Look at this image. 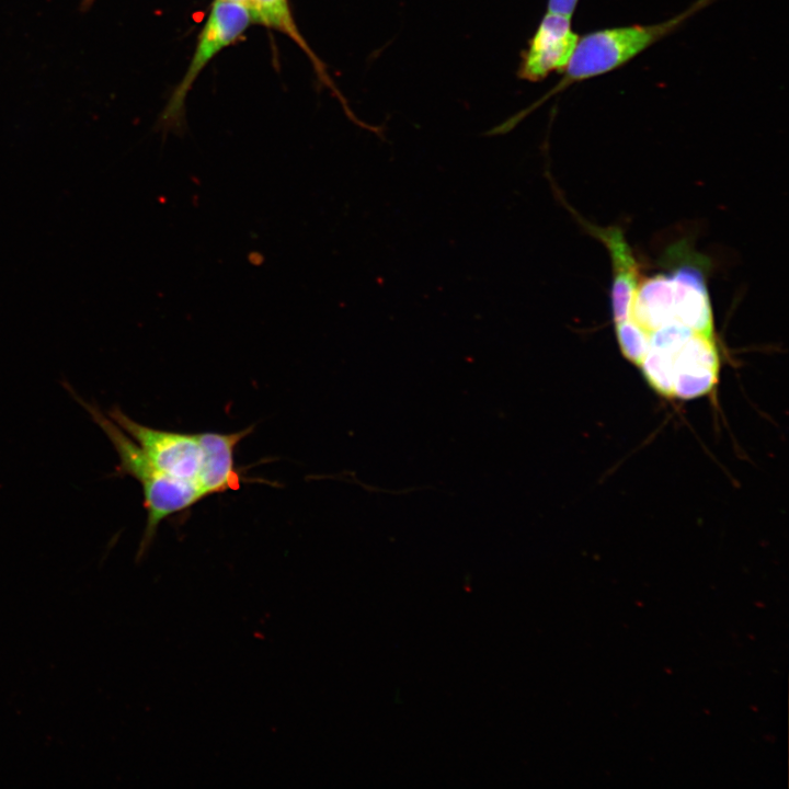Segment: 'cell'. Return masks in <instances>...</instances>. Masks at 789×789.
<instances>
[{"instance_id":"obj_1","label":"cell","mask_w":789,"mask_h":789,"mask_svg":"<svg viewBox=\"0 0 789 789\" xmlns=\"http://www.w3.org/2000/svg\"><path fill=\"white\" fill-rule=\"evenodd\" d=\"M90 415L118 455L115 474L129 476L141 487L147 522L138 559L164 519L207 496L238 490L245 481L235 457L253 425L232 433H184L138 423L118 405L112 407L107 415L94 407Z\"/></svg>"},{"instance_id":"obj_4","label":"cell","mask_w":789,"mask_h":789,"mask_svg":"<svg viewBox=\"0 0 789 789\" xmlns=\"http://www.w3.org/2000/svg\"><path fill=\"white\" fill-rule=\"evenodd\" d=\"M571 15L548 11L538 25L521 65L519 76L538 81L564 70L579 41Z\"/></svg>"},{"instance_id":"obj_8","label":"cell","mask_w":789,"mask_h":789,"mask_svg":"<svg viewBox=\"0 0 789 789\" xmlns=\"http://www.w3.org/2000/svg\"><path fill=\"white\" fill-rule=\"evenodd\" d=\"M249 9L253 20L282 31L308 50V46L291 19L287 0H251Z\"/></svg>"},{"instance_id":"obj_3","label":"cell","mask_w":789,"mask_h":789,"mask_svg":"<svg viewBox=\"0 0 789 789\" xmlns=\"http://www.w3.org/2000/svg\"><path fill=\"white\" fill-rule=\"evenodd\" d=\"M252 21L253 16L248 7L227 0H215L190 67L162 115L165 126L174 125L179 119L185 95L204 67L218 52L239 37Z\"/></svg>"},{"instance_id":"obj_9","label":"cell","mask_w":789,"mask_h":789,"mask_svg":"<svg viewBox=\"0 0 789 789\" xmlns=\"http://www.w3.org/2000/svg\"><path fill=\"white\" fill-rule=\"evenodd\" d=\"M578 1L579 0H549L548 11L572 16L576 8Z\"/></svg>"},{"instance_id":"obj_7","label":"cell","mask_w":789,"mask_h":789,"mask_svg":"<svg viewBox=\"0 0 789 789\" xmlns=\"http://www.w3.org/2000/svg\"><path fill=\"white\" fill-rule=\"evenodd\" d=\"M627 319L641 331L644 340L643 352L649 334L665 325L681 323L674 312V286L670 274L661 273L640 278Z\"/></svg>"},{"instance_id":"obj_10","label":"cell","mask_w":789,"mask_h":789,"mask_svg":"<svg viewBox=\"0 0 789 789\" xmlns=\"http://www.w3.org/2000/svg\"><path fill=\"white\" fill-rule=\"evenodd\" d=\"M227 1H231V2L239 3V4H243V5L248 7V8H250V4H251V0H227Z\"/></svg>"},{"instance_id":"obj_2","label":"cell","mask_w":789,"mask_h":789,"mask_svg":"<svg viewBox=\"0 0 789 789\" xmlns=\"http://www.w3.org/2000/svg\"><path fill=\"white\" fill-rule=\"evenodd\" d=\"M710 2L697 0L685 11L660 23L604 28L579 37L564 69V82L591 79L621 67L673 33Z\"/></svg>"},{"instance_id":"obj_6","label":"cell","mask_w":789,"mask_h":789,"mask_svg":"<svg viewBox=\"0 0 789 789\" xmlns=\"http://www.w3.org/2000/svg\"><path fill=\"white\" fill-rule=\"evenodd\" d=\"M674 286L676 319L694 331L714 335L710 297L702 270L693 263L682 264L671 274Z\"/></svg>"},{"instance_id":"obj_5","label":"cell","mask_w":789,"mask_h":789,"mask_svg":"<svg viewBox=\"0 0 789 789\" xmlns=\"http://www.w3.org/2000/svg\"><path fill=\"white\" fill-rule=\"evenodd\" d=\"M592 236L601 240L608 250L613 266L610 305L614 323L628 318L631 301L640 282L639 264L618 227H597L584 222Z\"/></svg>"}]
</instances>
